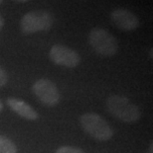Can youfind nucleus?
<instances>
[{
  "label": "nucleus",
  "mask_w": 153,
  "mask_h": 153,
  "mask_svg": "<svg viewBox=\"0 0 153 153\" xmlns=\"http://www.w3.org/2000/svg\"><path fill=\"white\" fill-rule=\"evenodd\" d=\"M106 107L112 116L127 123H136L141 117L138 107L123 96H110L106 101Z\"/></svg>",
  "instance_id": "f257e3e1"
},
{
  "label": "nucleus",
  "mask_w": 153,
  "mask_h": 153,
  "mask_svg": "<svg viewBox=\"0 0 153 153\" xmlns=\"http://www.w3.org/2000/svg\"><path fill=\"white\" fill-rule=\"evenodd\" d=\"M81 125L84 131L96 140L106 141L113 135L112 128L106 120L96 114H84L81 117Z\"/></svg>",
  "instance_id": "f03ea898"
},
{
  "label": "nucleus",
  "mask_w": 153,
  "mask_h": 153,
  "mask_svg": "<svg viewBox=\"0 0 153 153\" xmlns=\"http://www.w3.org/2000/svg\"><path fill=\"white\" fill-rule=\"evenodd\" d=\"M89 42L96 53L103 56H112L118 51V43L113 36L105 29L93 28L90 32Z\"/></svg>",
  "instance_id": "7ed1b4c3"
},
{
  "label": "nucleus",
  "mask_w": 153,
  "mask_h": 153,
  "mask_svg": "<svg viewBox=\"0 0 153 153\" xmlns=\"http://www.w3.org/2000/svg\"><path fill=\"white\" fill-rule=\"evenodd\" d=\"M53 16L45 10L30 11L22 17L20 21L21 31L24 34H35L38 32L50 30L53 26Z\"/></svg>",
  "instance_id": "20e7f679"
},
{
  "label": "nucleus",
  "mask_w": 153,
  "mask_h": 153,
  "mask_svg": "<svg viewBox=\"0 0 153 153\" xmlns=\"http://www.w3.org/2000/svg\"><path fill=\"white\" fill-rule=\"evenodd\" d=\"M33 92L44 105L56 106L60 101V93L56 84L49 79H39L34 83Z\"/></svg>",
  "instance_id": "39448f33"
},
{
  "label": "nucleus",
  "mask_w": 153,
  "mask_h": 153,
  "mask_svg": "<svg viewBox=\"0 0 153 153\" xmlns=\"http://www.w3.org/2000/svg\"><path fill=\"white\" fill-rule=\"evenodd\" d=\"M50 59L58 65L74 68L81 62V56L76 51L63 45H55L49 53Z\"/></svg>",
  "instance_id": "423d86ee"
},
{
  "label": "nucleus",
  "mask_w": 153,
  "mask_h": 153,
  "mask_svg": "<svg viewBox=\"0 0 153 153\" xmlns=\"http://www.w3.org/2000/svg\"><path fill=\"white\" fill-rule=\"evenodd\" d=\"M110 19L116 27L123 31H133L140 26L137 16L127 9H115L110 14Z\"/></svg>",
  "instance_id": "0eeeda50"
},
{
  "label": "nucleus",
  "mask_w": 153,
  "mask_h": 153,
  "mask_svg": "<svg viewBox=\"0 0 153 153\" xmlns=\"http://www.w3.org/2000/svg\"><path fill=\"white\" fill-rule=\"evenodd\" d=\"M7 105L13 112L18 114L19 116L26 120H34L38 119L37 112L29 104L24 102V101L18 100L16 98H8Z\"/></svg>",
  "instance_id": "6e6552de"
},
{
  "label": "nucleus",
  "mask_w": 153,
  "mask_h": 153,
  "mask_svg": "<svg viewBox=\"0 0 153 153\" xmlns=\"http://www.w3.org/2000/svg\"><path fill=\"white\" fill-rule=\"evenodd\" d=\"M16 145L6 136L0 135V153H16Z\"/></svg>",
  "instance_id": "1a4fd4ad"
},
{
  "label": "nucleus",
  "mask_w": 153,
  "mask_h": 153,
  "mask_svg": "<svg viewBox=\"0 0 153 153\" xmlns=\"http://www.w3.org/2000/svg\"><path fill=\"white\" fill-rule=\"evenodd\" d=\"M55 153H84L81 148L74 146H62Z\"/></svg>",
  "instance_id": "9d476101"
},
{
  "label": "nucleus",
  "mask_w": 153,
  "mask_h": 153,
  "mask_svg": "<svg viewBox=\"0 0 153 153\" xmlns=\"http://www.w3.org/2000/svg\"><path fill=\"white\" fill-rule=\"evenodd\" d=\"M8 81V76L6 71L3 69V68L0 66V87H3L7 83Z\"/></svg>",
  "instance_id": "9b49d317"
},
{
  "label": "nucleus",
  "mask_w": 153,
  "mask_h": 153,
  "mask_svg": "<svg viewBox=\"0 0 153 153\" xmlns=\"http://www.w3.org/2000/svg\"><path fill=\"white\" fill-rule=\"evenodd\" d=\"M3 26H4V20H3V18L0 16V32H1Z\"/></svg>",
  "instance_id": "f8f14e48"
},
{
  "label": "nucleus",
  "mask_w": 153,
  "mask_h": 153,
  "mask_svg": "<svg viewBox=\"0 0 153 153\" xmlns=\"http://www.w3.org/2000/svg\"><path fill=\"white\" fill-rule=\"evenodd\" d=\"M13 1H16V2H19V3H24V2L30 1V0H13Z\"/></svg>",
  "instance_id": "ddd939ff"
},
{
  "label": "nucleus",
  "mask_w": 153,
  "mask_h": 153,
  "mask_svg": "<svg viewBox=\"0 0 153 153\" xmlns=\"http://www.w3.org/2000/svg\"><path fill=\"white\" fill-rule=\"evenodd\" d=\"M2 110H3V104H2L1 101H0V112H1Z\"/></svg>",
  "instance_id": "4468645a"
},
{
  "label": "nucleus",
  "mask_w": 153,
  "mask_h": 153,
  "mask_svg": "<svg viewBox=\"0 0 153 153\" xmlns=\"http://www.w3.org/2000/svg\"><path fill=\"white\" fill-rule=\"evenodd\" d=\"M149 148H150V150H148V153H152V148H153L152 144H150V146H149Z\"/></svg>",
  "instance_id": "2eb2a0df"
},
{
  "label": "nucleus",
  "mask_w": 153,
  "mask_h": 153,
  "mask_svg": "<svg viewBox=\"0 0 153 153\" xmlns=\"http://www.w3.org/2000/svg\"><path fill=\"white\" fill-rule=\"evenodd\" d=\"M2 1H3V0H0V4H1V3H2Z\"/></svg>",
  "instance_id": "dca6fc26"
}]
</instances>
